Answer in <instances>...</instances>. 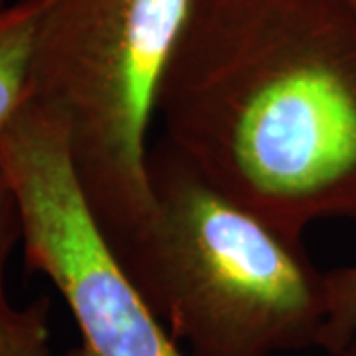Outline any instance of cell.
Listing matches in <instances>:
<instances>
[{"mask_svg":"<svg viewBox=\"0 0 356 356\" xmlns=\"http://www.w3.org/2000/svg\"><path fill=\"white\" fill-rule=\"evenodd\" d=\"M156 117L198 175L295 238L356 218V10L191 0Z\"/></svg>","mask_w":356,"mask_h":356,"instance_id":"cell-1","label":"cell"},{"mask_svg":"<svg viewBox=\"0 0 356 356\" xmlns=\"http://www.w3.org/2000/svg\"><path fill=\"white\" fill-rule=\"evenodd\" d=\"M325 327L318 348L341 356L356 341V264L325 271Z\"/></svg>","mask_w":356,"mask_h":356,"instance_id":"cell-7","label":"cell"},{"mask_svg":"<svg viewBox=\"0 0 356 356\" xmlns=\"http://www.w3.org/2000/svg\"><path fill=\"white\" fill-rule=\"evenodd\" d=\"M6 188V178H4V172H2V168H0V192Z\"/></svg>","mask_w":356,"mask_h":356,"instance_id":"cell-10","label":"cell"},{"mask_svg":"<svg viewBox=\"0 0 356 356\" xmlns=\"http://www.w3.org/2000/svg\"><path fill=\"white\" fill-rule=\"evenodd\" d=\"M13 2H16V0H0V13H2L4 8H8V6H10Z\"/></svg>","mask_w":356,"mask_h":356,"instance_id":"cell-9","label":"cell"},{"mask_svg":"<svg viewBox=\"0 0 356 356\" xmlns=\"http://www.w3.org/2000/svg\"><path fill=\"white\" fill-rule=\"evenodd\" d=\"M42 6L44 0H16L0 13V133L28 99Z\"/></svg>","mask_w":356,"mask_h":356,"instance_id":"cell-6","label":"cell"},{"mask_svg":"<svg viewBox=\"0 0 356 356\" xmlns=\"http://www.w3.org/2000/svg\"><path fill=\"white\" fill-rule=\"evenodd\" d=\"M191 0H44L28 97L64 129L89 208L123 255L153 210L149 129Z\"/></svg>","mask_w":356,"mask_h":356,"instance_id":"cell-3","label":"cell"},{"mask_svg":"<svg viewBox=\"0 0 356 356\" xmlns=\"http://www.w3.org/2000/svg\"><path fill=\"white\" fill-rule=\"evenodd\" d=\"M149 226L119 261L188 356L317 346L325 273L295 238L220 192L161 139L149 151Z\"/></svg>","mask_w":356,"mask_h":356,"instance_id":"cell-2","label":"cell"},{"mask_svg":"<svg viewBox=\"0 0 356 356\" xmlns=\"http://www.w3.org/2000/svg\"><path fill=\"white\" fill-rule=\"evenodd\" d=\"M0 168L26 267L70 307L79 344L64 356H188L123 269L89 208L54 115L28 99L0 133Z\"/></svg>","mask_w":356,"mask_h":356,"instance_id":"cell-4","label":"cell"},{"mask_svg":"<svg viewBox=\"0 0 356 356\" xmlns=\"http://www.w3.org/2000/svg\"><path fill=\"white\" fill-rule=\"evenodd\" d=\"M341 356H356V341L350 346H348V350H344Z\"/></svg>","mask_w":356,"mask_h":356,"instance_id":"cell-8","label":"cell"},{"mask_svg":"<svg viewBox=\"0 0 356 356\" xmlns=\"http://www.w3.org/2000/svg\"><path fill=\"white\" fill-rule=\"evenodd\" d=\"M344 2H346V4H350V6L356 10V0H344Z\"/></svg>","mask_w":356,"mask_h":356,"instance_id":"cell-11","label":"cell"},{"mask_svg":"<svg viewBox=\"0 0 356 356\" xmlns=\"http://www.w3.org/2000/svg\"><path fill=\"white\" fill-rule=\"evenodd\" d=\"M20 243V220L8 186L0 192V356H51L50 301L20 307L6 287V271Z\"/></svg>","mask_w":356,"mask_h":356,"instance_id":"cell-5","label":"cell"}]
</instances>
